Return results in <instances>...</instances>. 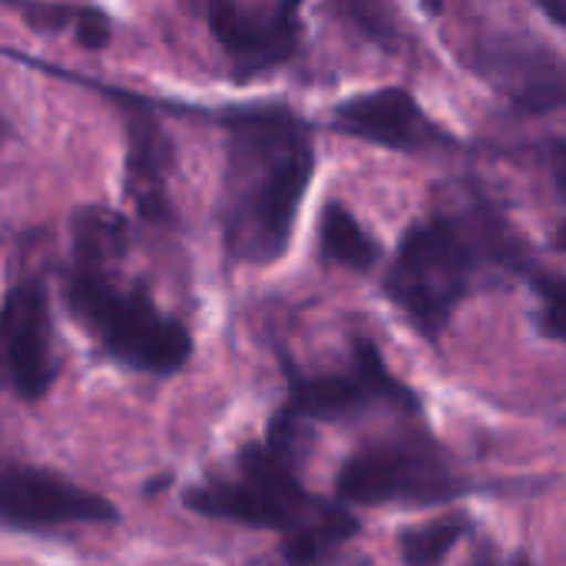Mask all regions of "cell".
Returning a JSON list of instances; mask_svg holds the SVG:
<instances>
[{"instance_id": "cell-1", "label": "cell", "mask_w": 566, "mask_h": 566, "mask_svg": "<svg viewBox=\"0 0 566 566\" xmlns=\"http://www.w3.org/2000/svg\"><path fill=\"white\" fill-rule=\"evenodd\" d=\"M544 262L527 235L481 189H458L454 206H438L411 222L381 275L385 298L431 345L454 322L461 302L507 275L537 279Z\"/></svg>"}, {"instance_id": "cell-2", "label": "cell", "mask_w": 566, "mask_h": 566, "mask_svg": "<svg viewBox=\"0 0 566 566\" xmlns=\"http://www.w3.org/2000/svg\"><path fill=\"white\" fill-rule=\"evenodd\" d=\"M219 123L226 129L216 209L222 252L239 265H272L295 239L315 179V136L289 103L275 99L229 106Z\"/></svg>"}, {"instance_id": "cell-3", "label": "cell", "mask_w": 566, "mask_h": 566, "mask_svg": "<svg viewBox=\"0 0 566 566\" xmlns=\"http://www.w3.org/2000/svg\"><path fill=\"white\" fill-rule=\"evenodd\" d=\"M70 265L63 302L99 352L139 375H176L189 365L192 332L163 312L143 282H126L119 265L129 249V222L106 206H83L70 216Z\"/></svg>"}, {"instance_id": "cell-4", "label": "cell", "mask_w": 566, "mask_h": 566, "mask_svg": "<svg viewBox=\"0 0 566 566\" xmlns=\"http://www.w3.org/2000/svg\"><path fill=\"white\" fill-rule=\"evenodd\" d=\"M312 448V424L275 411L265 441H252L235 458V478H212L182 491V507L242 527L292 534L318 517L332 501L305 491L298 468Z\"/></svg>"}, {"instance_id": "cell-5", "label": "cell", "mask_w": 566, "mask_h": 566, "mask_svg": "<svg viewBox=\"0 0 566 566\" xmlns=\"http://www.w3.org/2000/svg\"><path fill=\"white\" fill-rule=\"evenodd\" d=\"M474 491L484 488L461 471L454 454L424 424H411L391 438L361 444L348 454L335 478V494L342 507H434Z\"/></svg>"}, {"instance_id": "cell-6", "label": "cell", "mask_w": 566, "mask_h": 566, "mask_svg": "<svg viewBox=\"0 0 566 566\" xmlns=\"http://www.w3.org/2000/svg\"><path fill=\"white\" fill-rule=\"evenodd\" d=\"M458 60L521 113L547 116L564 106V56L527 23H474L458 43Z\"/></svg>"}, {"instance_id": "cell-7", "label": "cell", "mask_w": 566, "mask_h": 566, "mask_svg": "<svg viewBox=\"0 0 566 566\" xmlns=\"http://www.w3.org/2000/svg\"><path fill=\"white\" fill-rule=\"evenodd\" d=\"M279 358H282V371L289 381V401L282 411L302 424L352 421L378 405L398 408L415 418L421 415V398L388 368L385 355L378 352L371 338H355L352 365L332 375H305L285 352Z\"/></svg>"}, {"instance_id": "cell-8", "label": "cell", "mask_w": 566, "mask_h": 566, "mask_svg": "<svg viewBox=\"0 0 566 566\" xmlns=\"http://www.w3.org/2000/svg\"><path fill=\"white\" fill-rule=\"evenodd\" d=\"M76 524H119V511L96 491L70 478L0 451V531L56 534Z\"/></svg>"}, {"instance_id": "cell-9", "label": "cell", "mask_w": 566, "mask_h": 566, "mask_svg": "<svg viewBox=\"0 0 566 566\" xmlns=\"http://www.w3.org/2000/svg\"><path fill=\"white\" fill-rule=\"evenodd\" d=\"M63 371L43 275L17 279L0 302V381L20 401H43Z\"/></svg>"}, {"instance_id": "cell-10", "label": "cell", "mask_w": 566, "mask_h": 566, "mask_svg": "<svg viewBox=\"0 0 566 566\" xmlns=\"http://www.w3.org/2000/svg\"><path fill=\"white\" fill-rule=\"evenodd\" d=\"M212 40L229 60L235 83H249L292 63L305 40V20L298 3H239L212 0L206 7Z\"/></svg>"}, {"instance_id": "cell-11", "label": "cell", "mask_w": 566, "mask_h": 566, "mask_svg": "<svg viewBox=\"0 0 566 566\" xmlns=\"http://www.w3.org/2000/svg\"><path fill=\"white\" fill-rule=\"evenodd\" d=\"M332 129L395 153H438L458 146V136L431 119L405 86H381L338 99L332 109Z\"/></svg>"}, {"instance_id": "cell-12", "label": "cell", "mask_w": 566, "mask_h": 566, "mask_svg": "<svg viewBox=\"0 0 566 566\" xmlns=\"http://www.w3.org/2000/svg\"><path fill=\"white\" fill-rule=\"evenodd\" d=\"M176 166V146L153 109L126 113V172L123 186L143 222H169V172Z\"/></svg>"}, {"instance_id": "cell-13", "label": "cell", "mask_w": 566, "mask_h": 566, "mask_svg": "<svg viewBox=\"0 0 566 566\" xmlns=\"http://www.w3.org/2000/svg\"><path fill=\"white\" fill-rule=\"evenodd\" d=\"M361 534V521L342 507V504H328L318 517H312L308 524H302L298 531L282 537L279 547V564L282 566H332L338 560L342 547L348 541H355Z\"/></svg>"}, {"instance_id": "cell-14", "label": "cell", "mask_w": 566, "mask_h": 566, "mask_svg": "<svg viewBox=\"0 0 566 566\" xmlns=\"http://www.w3.org/2000/svg\"><path fill=\"white\" fill-rule=\"evenodd\" d=\"M318 259L365 275L381 262V242L358 222V216L345 202L328 199L318 216Z\"/></svg>"}, {"instance_id": "cell-15", "label": "cell", "mask_w": 566, "mask_h": 566, "mask_svg": "<svg viewBox=\"0 0 566 566\" xmlns=\"http://www.w3.org/2000/svg\"><path fill=\"white\" fill-rule=\"evenodd\" d=\"M474 531L471 514H444L431 524L405 527L398 534V557L405 566H441L444 557Z\"/></svg>"}, {"instance_id": "cell-16", "label": "cell", "mask_w": 566, "mask_h": 566, "mask_svg": "<svg viewBox=\"0 0 566 566\" xmlns=\"http://www.w3.org/2000/svg\"><path fill=\"white\" fill-rule=\"evenodd\" d=\"M338 13H345L368 40H375L385 50H401L405 46V30L401 20L391 7L381 3H338Z\"/></svg>"}, {"instance_id": "cell-17", "label": "cell", "mask_w": 566, "mask_h": 566, "mask_svg": "<svg viewBox=\"0 0 566 566\" xmlns=\"http://www.w3.org/2000/svg\"><path fill=\"white\" fill-rule=\"evenodd\" d=\"M534 289L544 302V312L537 315V328L541 335H547L551 342H564V298H566V282L560 272H541L534 279Z\"/></svg>"}, {"instance_id": "cell-18", "label": "cell", "mask_w": 566, "mask_h": 566, "mask_svg": "<svg viewBox=\"0 0 566 566\" xmlns=\"http://www.w3.org/2000/svg\"><path fill=\"white\" fill-rule=\"evenodd\" d=\"M73 30H76V43L86 46V50H103L113 40V23L96 7H76Z\"/></svg>"}, {"instance_id": "cell-19", "label": "cell", "mask_w": 566, "mask_h": 566, "mask_svg": "<svg viewBox=\"0 0 566 566\" xmlns=\"http://www.w3.org/2000/svg\"><path fill=\"white\" fill-rule=\"evenodd\" d=\"M23 20L33 30H56L66 27L76 17V7H53V3H33V7H20Z\"/></svg>"}, {"instance_id": "cell-20", "label": "cell", "mask_w": 566, "mask_h": 566, "mask_svg": "<svg viewBox=\"0 0 566 566\" xmlns=\"http://www.w3.org/2000/svg\"><path fill=\"white\" fill-rule=\"evenodd\" d=\"M468 566H501V554H497V544L494 541H481L471 554Z\"/></svg>"}, {"instance_id": "cell-21", "label": "cell", "mask_w": 566, "mask_h": 566, "mask_svg": "<svg viewBox=\"0 0 566 566\" xmlns=\"http://www.w3.org/2000/svg\"><path fill=\"white\" fill-rule=\"evenodd\" d=\"M541 7H544V10H547L551 17H554V23H557V27H564L566 10H564V3H560V0H541Z\"/></svg>"}, {"instance_id": "cell-22", "label": "cell", "mask_w": 566, "mask_h": 566, "mask_svg": "<svg viewBox=\"0 0 566 566\" xmlns=\"http://www.w3.org/2000/svg\"><path fill=\"white\" fill-rule=\"evenodd\" d=\"M169 484H172V474H159L153 484H146V488H143V494H146V497H153V494H159V491H163V488H169Z\"/></svg>"}, {"instance_id": "cell-23", "label": "cell", "mask_w": 566, "mask_h": 566, "mask_svg": "<svg viewBox=\"0 0 566 566\" xmlns=\"http://www.w3.org/2000/svg\"><path fill=\"white\" fill-rule=\"evenodd\" d=\"M514 566H534V560H531V557H527V554H521V557H517V560H514Z\"/></svg>"}, {"instance_id": "cell-24", "label": "cell", "mask_w": 566, "mask_h": 566, "mask_svg": "<svg viewBox=\"0 0 566 566\" xmlns=\"http://www.w3.org/2000/svg\"><path fill=\"white\" fill-rule=\"evenodd\" d=\"M7 133H10V126H7V119H3V116H0V139H3V136H7Z\"/></svg>"}]
</instances>
